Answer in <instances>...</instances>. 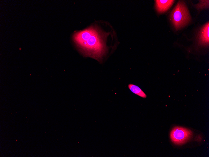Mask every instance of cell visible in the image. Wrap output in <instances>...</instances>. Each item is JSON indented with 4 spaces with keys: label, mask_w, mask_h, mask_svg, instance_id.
I'll return each mask as SVG.
<instances>
[{
    "label": "cell",
    "mask_w": 209,
    "mask_h": 157,
    "mask_svg": "<svg viewBox=\"0 0 209 157\" xmlns=\"http://www.w3.org/2000/svg\"><path fill=\"white\" fill-rule=\"evenodd\" d=\"M108 35L97 26H91L75 33L73 39L84 56L100 61L107 51L105 42Z\"/></svg>",
    "instance_id": "6da1fadb"
},
{
    "label": "cell",
    "mask_w": 209,
    "mask_h": 157,
    "mask_svg": "<svg viewBox=\"0 0 209 157\" xmlns=\"http://www.w3.org/2000/svg\"><path fill=\"white\" fill-rule=\"evenodd\" d=\"M170 18L175 29L177 30L187 25L191 17L184 2L179 1L172 11Z\"/></svg>",
    "instance_id": "7a4b0ae2"
},
{
    "label": "cell",
    "mask_w": 209,
    "mask_h": 157,
    "mask_svg": "<svg viewBox=\"0 0 209 157\" xmlns=\"http://www.w3.org/2000/svg\"><path fill=\"white\" fill-rule=\"evenodd\" d=\"M193 135L192 132L189 129L181 127H174L171 132L170 137L174 144L180 145L189 140Z\"/></svg>",
    "instance_id": "3957f363"
},
{
    "label": "cell",
    "mask_w": 209,
    "mask_h": 157,
    "mask_svg": "<svg viewBox=\"0 0 209 157\" xmlns=\"http://www.w3.org/2000/svg\"><path fill=\"white\" fill-rule=\"evenodd\" d=\"M209 23L208 22L201 28L199 36L200 44L203 45H208L209 42Z\"/></svg>",
    "instance_id": "277c9868"
},
{
    "label": "cell",
    "mask_w": 209,
    "mask_h": 157,
    "mask_svg": "<svg viewBox=\"0 0 209 157\" xmlns=\"http://www.w3.org/2000/svg\"><path fill=\"white\" fill-rule=\"evenodd\" d=\"M155 1L156 9L160 13H164L167 10L174 1L172 0H157Z\"/></svg>",
    "instance_id": "5b68a950"
},
{
    "label": "cell",
    "mask_w": 209,
    "mask_h": 157,
    "mask_svg": "<svg viewBox=\"0 0 209 157\" xmlns=\"http://www.w3.org/2000/svg\"><path fill=\"white\" fill-rule=\"evenodd\" d=\"M128 87L131 91L134 93L143 98H145L146 95L143 91L138 86L132 84H130Z\"/></svg>",
    "instance_id": "8992f818"
},
{
    "label": "cell",
    "mask_w": 209,
    "mask_h": 157,
    "mask_svg": "<svg viewBox=\"0 0 209 157\" xmlns=\"http://www.w3.org/2000/svg\"><path fill=\"white\" fill-rule=\"evenodd\" d=\"M209 1H200V3L199 4L195 5V7L197 8L198 9H203V8H207V7H208V3H207V2Z\"/></svg>",
    "instance_id": "52a82bcc"
}]
</instances>
